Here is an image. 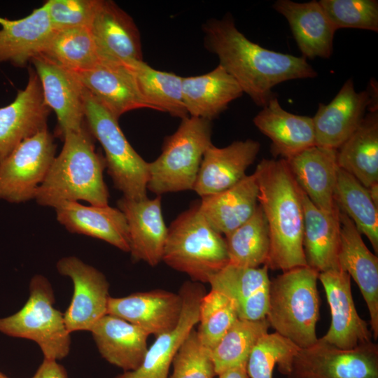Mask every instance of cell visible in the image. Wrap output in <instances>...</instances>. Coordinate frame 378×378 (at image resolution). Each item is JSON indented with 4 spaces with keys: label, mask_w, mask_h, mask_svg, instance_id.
<instances>
[{
    "label": "cell",
    "mask_w": 378,
    "mask_h": 378,
    "mask_svg": "<svg viewBox=\"0 0 378 378\" xmlns=\"http://www.w3.org/2000/svg\"><path fill=\"white\" fill-rule=\"evenodd\" d=\"M204 32L206 48L258 106L275 97L272 88L276 85L317 76L303 57L273 51L248 39L230 15L208 21Z\"/></svg>",
    "instance_id": "cell-1"
},
{
    "label": "cell",
    "mask_w": 378,
    "mask_h": 378,
    "mask_svg": "<svg viewBox=\"0 0 378 378\" xmlns=\"http://www.w3.org/2000/svg\"><path fill=\"white\" fill-rule=\"evenodd\" d=\"M255 174L258 204L266 218L270 248L268 269L285 272L307 266L302 244L304 215L301 189L284 159H262Z\"/></svg>",
    "instance_id": "cell-2"
},
{
    "label": "cell",
    "mask_w": 378,
    "mask_h": 378,
    "mask_svg": "<svg viewBox=\"0 0 378 378\" xmlns=\"http://www.w3.org/2000/svg\"><path fill=\"white\" fill-rule=\"evenodd\" d=\"M63 137L62 150L37 188L36 202L54 208L78 200L93 206L108 205L109 193L103 177L105 159L96 152L89 130L84 126Z\"/></svg>",
    "instance_id": "cell-3"
},
{
    "label": "cell",
    "mask_w": 378,
    "mask_h": 378,
    "mask_svg": "<svg viewBox=\"0 0 378 378\" xmlns=\"http://www.w3.org/2000/svg\"><path fill=\"white\" fill-rule=\"evenodd\" d=\"M318 272L309 266L295 267L270 280L266 319L275 332L300 349L318 341Z\"/></svg>",
    "instance_id": "cell-4"
},
{
    "label": "cell",
    "mask_w": 378,
    "mask_h": 378,
    "mask_svg": "<svg viewBox=\"0 0 378 378\" xmlns=\"http://www.w3.org/2000/svg\"><path fill=\"white\" fill-rule=\"evenodd\" d=\"M167 229L162 261L192 281L208 283L229 263L225 239L204 219L199 202L181 213Z\"/></svg>",
    "instance_id": "cell-5"
},
{
    "label": "cell",
    "mask_w": 378,
    "mask_h": 378,
    "mask_svg": "<svg viewBox=\"0 0 378 378\" xmlns=\"http://www.w3.org/2000/svg\"><path fill=\"white\" fill-rule=\"evenodd\" d=\"M211 121L192 116L181 119L165 138L162 153L148 162L147 190L160 195L192 190L203 155L212 145Z\"/></svg>",
    "instance_id": "cell-6"
},
{
    "label": "cell",
    "mask_w": 378,
    "mask_h": 378,
    "mask_svg": "<svg viewBox=\"0 0 378 378\" xmlns=\"http://www.w3.org/2000/svg\"><path fill=\"white\" fill-rule=\"evenodd\" d=\"M52 287L44 276L34 275L29 283V295L15 314L0 318V332L7 336L36 342L43 358L59 360L71 349V333L64 315L54 307Z\"/></svg>",
    "instance_id": "cell-7"
},
{
    "label": "cell",
    "mask_w": 378,
    "mask_h": 378,
    "mask_svg": "<svg viewBox=\"0 0 378 378\" xmlns=\"http://www.w3.org/2000/svg\"><path fill=\"white\" fill-rule=\"evenodd\" d=\"M85 120L93 137L105 153L107 172L123 197L133 200L147 197L148 162L132 147L116 118L85 88L83 94Z\"/></svg>",
    "instance_id": "cell-8"
},
{
    "label": "cell",
    "mask_w": 378,
    "mask_h": 378,
    "mask_svg": "<svg viewBox=\"0 0 378 378\" xmlns=\"http://www.w3.org/2000/svg\"><path fill=\"white\" fill-rule=\"evenodd\" d=\"M55 150L48 128L22 141L0 162V200L11 203L34 200L55 158Z\"/></svg>",
    "instance_id": "cell-9"
},
{
    "label": "cell",
    "mask_w": 378,
    "mask_h": 378,
    "mask_svg": "<svg viewBox=\"0 0 378 378\" xmlns=\"http://www.w3.org/2000/svg\"><path fill=\"white\" fill-rule=\"evenodd\" d=\"M288 378H378V346L371 342L342 349L318 341L300 349Z\"/></svg>",
    "instance_id": "cell-10"
},
{
    "label": "cell",
    "mask_w": 378,
    "mask_h": 378,
    "mask_svg": "<svg viewBox=\"0 0 378 378\" xmlns=\"http://www.w3.org/2000/svg\"><path fill=\"white\" fill-rule=\"evenodd\" d=\"M56 267L61 275L69 277L74 285L71 303L63 314L67 330L70 333L90 331L107 314L111 296L106 276L76 256L61 258Z\"/></svg>",
    "instance_id": "cell-11"
},
{
    "label": "cell",
    "mask_w": 378,
    "mask_h": 378,
    "mask_svg": "<svg viewBox=\"0 0 378 378\" xmlns=\"http://www.w3.org/2000/svg\"><path fill=\"white\" fill-rule=\"evenodd\" d=\"M330 309L331 322L318 341L339 349H349L372 342L368 323L358 314L351 288V277L341 269L318 274Z\"/></svg>",
    "instance_id": "cell-12"
},
{
    "label": "cell",
    "mask_w": 378,
    "mask_h": 378,
    "mask_svg": "<svg viewBox=\"0 0 378 378\" xmlns=\"http://www.w3.org/2000/svg\"><path fill=\"white\" fill-rule=\"evenodd\" d=\"M204 290L200 283H184L179 292L183 302L177 325L172 330L156 337L138 368L123 372L114 378H168L174 356L190 332L198 323L199 307L205 294Z\"/></svg>",
    "instance_id": "cell-13"
},
{
    "label": "cell",
    "mask_w": 378,
    "mask_h": 378,
    "mask_svg": "<svg viewBox=\"0 0 378 378\" xmlns=\"http://www.w3.org/2000/svg\"><path fill=\"white\" fill-rule=\"evenodd\" d=\"M50 111L39 78L29 69L25 88L18 91L13 102L0 108V162L24 139L47 128Z\"/></svg>",
    "instance_id": "cell-14"
},
{
    "label": "cell",
    "mask_w": 378,
    "mask_h": 378,
    "mask_svg": "<svg viewBox=\"0 0 378 378\" xmlns=\"http://www.w3.org/2000/svg\"><path fill=\"white\" fill-rule=\"evenodd\" d=\"M31 62L41 81L44 101L55 111L62 136L83 127L85 88L75 74L42 55Z\"/></svg>",
    "instance_id": "cell-15"
},
{
    "label": "cell",
    "mask_w": 378,
    "mask_h": 378,
    "mask_svg": "<svg viewBox=\"0 0 378 378\" xmlns=\"http://www.w3.org/2000/svg\"><path fill=\"white\" fill-rule=\"evenodd\" d=\"M90 28L102 59L125 65L143 61L139 29L115 2L98 0Z\"/></svg>",
    "instance_id": "cell-16"
},
{
    "label": "cell",
    "mask_w": 378,
    "mask_h": 378,
    "mask_svg": "<svg viewBox=\"0 0 378 378\" xmlns=\"http://www.w3.org/2000/svg\"><path fill=\"white\" fill-rule=\"evenodd\" d=\"M371 101L366 90L356 92L347 80L328 104L319 103L312 118L316 146L337 150L363 121Z\"/></svg>",
    "instance_id": "cell-17"
},
{
    "label": "cell",
    "mask_w": 378,
    "mask_h": 378,
    "mask_svg": "<svg viewBox=\"0 0 378 378\" xmlns=\"http://www.w3.org/2000/svg\"><path fill=\"white\" fill-rule=\"evenodd\" d=\"M340 210V209H339ZM338 263L360 288L370 315L374 340L378 337V258L366 246L351 220L340 210Z\"/></svg>",
    "instance_id": "cell-18"
},
{
    "label": "cell",
    "mask_w": 378,
    "mask_h": 378,
    "mask_svg": "<svg viewBox=\"0 0 378 378\" xmlns=\"http://www.w3.org/2000/svg\"><path fill=\"white\" fill-rule=\"evenodd\" d=\"M128 227L130 253L134 261H144L155 267L162 261L167 237L161 197L141 200L124 197L117 202Z\"/></svg>",
    "instance_id": "cell-19"
},
{
    "label": "cell",
    "mask_w": 378,
    "mask_h": 378,
    "mask_svg": "<svg viewBox=\"0 0 378 378\" xmlns=\"http://www.w3.org/2000/svg\"><path fill=\"white\" fill-rule=\"evenodd\" d=\"M180 295L165 290L138 292L120 297H110L107 314L118 316L155 337L177 325L181 310Z\"/></svg>",
    "instance_id": "cell-20"
},
{
    "label": "cell",
    "mask_w": 378,
    "mask_h": 378,
    "mask_svg": "<svg viewBox=\"0 0 378 378\" xmlns=\"http://www.w3.org/2000/svg\"><path fill=\"white\" fill-rule=\"evenodd\" d=\"M73 73L82 85L118 119L130 111L150 109L127 65L102 59L88 70Z\"/></svg>",
    "instance_id": "cell-21"
},
{
    "label": "cell",
    "mask_w": 378,
    "mask_h": 378,
    "mask_svg": "<svg viewBox=\"0 0 378 378\" xmlns=\"http://www.w3.org/2000/svg\"><path fill=\"white\" fill-rule=\"evenodd\" d=\"M337 150L314 146L288 158V167L300 189L321 211L339 214L335 192L340 168Z\"/></svg>",
    "instance_id": "cell-22"
},
{
    "label": "cell",
    "mask_w": 378,
    "mask_h": 378,
    "mask_svg": "<svg viewBox=\"0 0 378 378\" xmlns=\"http://www.w3.org/2000/svg\"><path fill=\"white\" fill-rule=\"evenodd\" d=\"M260 145L257 141H236L218 148L211 145L203 155L193 190L201 197L222 192L246 176Z\"/></svg>",
    "instance_id": "cell-23"
},
{
    "label": "cell",
    "mask_w": 378,
    "mask_h": 378,
    "mask_svg": "<svg viewBox=\"0 0 378 378\" xmlns=\"http://www.w3.org/2000/svg\"><path fill=\"white\" fill-rule=\"evenodd\" d=\"M266 265L246 267L228 263L212 276L211 289L231 299L239 319L259 321L266 318L270 279Z\"/></svg>",
    "instance_id": "cell-24"
},
{
    "label": "cell",
    "mask_w": 378,
    "mask_h": 378,
    "mask_svg": "<svg viewBox=\"0 0 378 378\" xmlns=\"http://www.w3.org/2000/svg\"><path fill=\"white\" fill-rule=\"evenodd\" d=\"M272 7L287 20L302 57L328 59L332 55L337 30L318 1L277 0Z\"/></svg>",
    "instance_id": "cell-25"
},
{
    "label": "cell",
    "mask_w": 378,
    "mask_h": 378,
    "mask_svg": "<svg viewBox=\"0 0 378 378\" xmlns=\"http://www.w3.org/2000/svg\"><path fill=\"white\" fill-rule=\"evenodd\" d=\"M55 209L58 222L69 232L103 240L130 252L127 223L119 209L85 206L78 202H64Z\"/></svg>",
    "instance_id": "cell-26"
},
{
    "label": "cell",
    "mask_w": 378,
    "mask_h": 378,
    "mask_svg": "<svg viewBox=\"0 0 378 378\" xmlns=\"http://www.w3.org/2000/svg\"><path fill=\"white\" fill-rule=\"evenodd\" d=\"M253 122L272 141L274 155L288 159L316 145L312 118L284 109L276 97L272 98Z\"/></svg>",
    "instance_id": "cell-27"
},
{
    "label": "cell",
    "mask_w": 378,
    "mask_h": 378,
    "mask_svg": "<svg viewBox=\"0 0 378 378\" xmlns=\"http://www.w3.org/2000/svg\"><path fill=\"white\" fill-rule=\"evenodd\" d=\"M90 332L99 354L110 364L123 372L134 370L141 364L148 348L149 335L139 327L106 314Z\"/></svg>",
    "instance_id": "cell-28"
},
{
    "label": "cell",
    "mask_w": 378,
    "mask_h": 378,
    "mask_svg": "<svg viewBox=\"0 0 378 378\" xmlns=\"http://www.w3.org/2000/svg\"><path fill=\"white\" fill-rule=\"evenodd\" d=\"M0 63L22 67L41 54L55 30L46 3L18 20L0 17Z\"/></svg>",
    "instance_id": "cell-29"
},
{
    "label": "cell",
    "mask_w": 378,
    "mask_h": 378,
    "mask_svg": "<svg viewBox=\"0 0 378 378\" xmlns=\"http://www.w3.org/2000/svg\"><path fill=\"white\" fill-rule=\"evenodd\" d=\"M258 192L254 172L227 190L202 197L199 209L212 228L226 236L254 214L258 205Z\"/></svg>",
    "instance_id": "cell-30"
},
{
    "label": "cell",
    "mask_w": 378,
    "mask_h": 378,
    "mask_svg": "<svg viewBox=\"0 0 378 378\" xmlns=\"http://www.w3.org/2000/svg\"><path fill=\"white\" fill-rule=\"evenodd\" d=\"M182 93L189 116L211 121L244 92L234 78L218 64L207 74L183 77Z\"/></svg>",
    "instance_id": "cell-31"
},
{
    "label": "cell",
    "mask_w": 378,
    "mask_h": 378,
    "mask_svg": "<svg viewBox=\"0 0 378 378\" xmlns=\"http://www.w3.org/2000/svg\"><path fill=\"white\" fill-rule=\"evenodd\" d=\"M301 199L304 215L302 244L307 266L318 273L340 269L339 214L332 215L321 211L302 190Z\"/></svg>",
    "instance_id": "cell-32"
},
{
    "label": "cell",
    "mask_w": 378,
    "mask_h": 378,
    "mask_svg": "<svg viewBox=\"0 0 378 378\" xmlns=\"http://www.w3.org/2000/svg\"><path fill=\"white\" fill-rule=\"evenodd\" d=\"M340 168L368 188L378 183V111L370 112L337 149Z\"/></svg>",
    "instance_id": "cell-33"
},
{
    "label": "cell",
    "mask_w": 378,
    "mask_h": 378,
    "mask_svg": "<svg viewBox=\"0 0 378 378\" xmlns=\"http://www.w3.org/2000/svg\"><path fill=\"white\" fill-rule=\"evenodd\" d=\"M127 66L150 109L167 113L181 119L189 116L183 99L182 76L155 69L144 61Z\"/></svg>",
    "instance_id": "cell-34"
},
{
    "label": "cell",
    "mask_w": 378,
    "mask_h": 378,
    "mask_svg": "<svg viewBox=\"0 0 378 378\" xmlns=\"http://www.w3.org/2000/svg\"><path fill=\"white\" fill-rule=\"evenodd\" d=\"M339 209L354 223L360 234L370 241L378 252V207L374 204L367 188L354 176L339 168L335 192Z\"/></svg>",
    "instance_id": "cell-35"
},
{
    "label": "cell",
    "mask_w": 378,
    "mask_h": 378,
    "mask_svg": "<svg viewBox=\"0 0 378 378\" xmlns=\"http://www.w3.org/2000/svg\"><path fill=\"white\" fill-rule=\"evenodd\" d=\"M41 55L72 72L88 70L102 60L86 27L55 31Z\"/></svg>",
    "instance_id": "cell-36"
},
{
    "label": "cell",
    "mask_w": 378,
    "mask_h": 378,
    "mask_svg": "<svg viewBox=\"0 0 378 378\" xmlns=\"http://www.w3.org/2000/svg\"><path fill=\"white\" fill-rule=\"evenodd\" d=\"M229 263L246 267H259L267 262L270 237L261 206L241 225L225 236Z\"/></svg>",
    "instance_id": "cell-37"
},
{
    "label": "cell",
    "mask_w": 378,
    "mask_h": 378,
    "mask_svg": "<svg viewBox=\"0 0 378 378\" xmlns=\"http://www.w3.org/2000/svg\"><path fill=\"white\" fill-rule=\"evenodd\" d=\"M270 325L266 318L248 321L238 318L211 349L216 376L230 369L246 365L249 354Z\"/></svg>",
    "instance_id": "cell-38"
},
{
    "label": "cell",
    "mask_w": 378,
    "mask_h": 378,
    "mask_svg": "<svg viewBox=\"0 0 378 378\" xmlns=\"http://www.w3.org/2000/svg\"><path fill=\"white\" fill-rule=\"evenodd\" d=\"M300 348L274 332L262 335L252 349L246 370L250 378H272L276 365L288 377L295 356Z\"/></svg>",
    "instance_id": "cell-39"
},
{
    "label": "cell",
    "mask_w": 378,
    "mask_h": 378,
    "mask_svg": "<svg viewBox=\"0 0 378 378\" xmlns=\"http://www.w3.org/2000/svg\"><path fill=\"white\" fill-rule=\"evenodd\" d=\"M238 318L234 302L223 293L211 289L200 303L197 330L200 340L211 349Z\"/></svg>",
    "instance_id": "cell-40"
},
{
    "label": "cell",
    "mask_w": 378,
    "mask_h": 378,
    "mask_svg": "<svg viewBox=\"0 0 378 378\" xmlns=\"http://www.w3.org/2000/svg\"><path fill=\"white\" fill-rule=\"evenodd\" d=\"M318 3L336 30L355 28L378 31L377 0H320Z\"/></svg>",
    "instance_id": "cell-41"
},
{
    "label": "cell",
    "mask_w": 378,
    "mask_h": 378,
    "mask_svg": "<svg viewBox=\"0 0 378 378\" xmlns=\"http://www.w3.org/2000/svg\"><path fill=\"white\" fill-rule=\"evenodd\" d=\"M173 372L168 378H215L211 349L199 339L194 328L183 342L174 357Z\"/></svg>",
    "instance_id": "cell-42"
},
{
    "label": "cell",
    "mask_w": 378,
    "mask_h": 378,
    "mask_svg": "<svg viewBox=\"0 0 378 378\" xmlns=\"http://www.w3.org/2000/svg\"><path fill=\"white\" fill-rule=\"evenodd\" d=\"M98 0H48L46 1L50 22L55 31L90 27Z\"/></svg>",
    "instance_id": "cell-43"
},
{
    "label": "cell",
    "mask_w": 378,
    "mask_h": 378,
    "mask_svg": "<svg viewBox=\"0 0 378 378\" xmlns=\"http://www.w3.org/2000/svg\"><path fill=\"white\" fill-rule=\"evenodd\" d=\"M31 378H68L65 368L57 360L43 358Z\"/></svg>",
    "instance_id": "cell-44"
},
{
    "label": "cell",
    "mask_w": 378,
    "mask_h": 378,
    "mask_svg": "<svg viewBox=\"0 0 378 378\" xmlns=\"http://www.w3.org/2000/svg\"><path fill=\"white\" fill-rule=\"evenodd\" d=\"M217 378H250L246 372V365H241L226 370L217 375Z\"/></svg>",
    "instance_id": "cell-45"
},
{
    "label": "cell",
    "mask_w": 378,
    "mask_h": 378,
    "mask_svg": "<svg viewBox=\"0 0 378 378\" xmlns=\"http://www.w3.org/2000/svg\"><path fill=\"white\" fill-rule=\"evenodd\" d=\"M370 197L374 204L378 207V183H375L367 188Z\"/></svg>",
    "instance_id": "cell-46"
},
{
    "label": "cell",
    "mask_w": 378,
    "mask_h": 378,
    "mask_svg": "<svg viewBox=\"0 0 378 378\" xmlns=\"http://www.w3.org/2000/svg\"><path fill=\"white\" fill-rule=\"evenodd\" d=\"M0 378H10L5 374H4L2 372L0 371Z\"/></svg>",
    "instance_id": "cell-47"
}]
</instances>
